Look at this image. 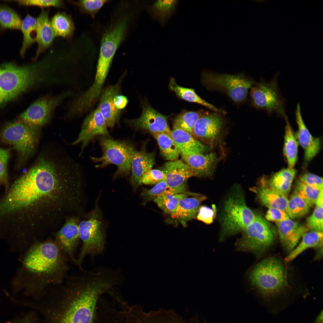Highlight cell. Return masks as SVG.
<instances>
[{"label": "cell", "instance_id": "cell-46", "mask_svg": "<svg viewBox=\"0 0 323 323\" xmlns=\"http://www.w3.org/2000/svg\"><path fill=\"white\" fill-rule=\"evenodd\" d=\"M165 175L162 170L151 169L144 173L141 178L142 184L152 185L165 179Z\"/></svg>", "mask_w": 323, "mask_h": 323}, {"label": "cell", "instance_id": "cell-14", "mask_svg": "<svg viewBox=\"0 0 323 323\" xmlns=\"http://www.w3.org/2000/svg\"><path fill=\"white\" fill-rule=\"evenodd\" d=\"M167 118L168 116L162 115L146 103L143 106L139 117L127 120L126 122L136 129L147 131L152 134L164 133L171 136V130L167 123Z\"/></svg>", "mask_w": 323, "mask_h": 323}, {"label": "cell", "instance_id": "cell-26", "mask_svg": "<svg viewBox=\"0 0 323 323\" xmlns=\"http://www.w3.org/2000/svg\"><path fill=\"white\" fill-rule=\"evenodd\" d=\"M48 10L42 9L39 15L36 18L37 25L36 42L38 48L35 57L36 61L42 53L52 44L56 36L49 18Z\"/></svg>", "mask_w": 323, "mask_h": 323}, {"label": "cell", "instance_id": "cell-12", "mask_svg": "<svg viewBox=\"0 0 323 323\" xmlns=\"http://www.w3.org/2000/svg\"><path fill=\"white\" fill-rule=\"evenodd\" d=\"M74 91L69 90L55 95H47L38 98L20 116L21 121L30 125L41 127L50 120L55 109L72 96Z\"/></svg>", "mask_w": 323, "mask_h": 323}, {"label": "cell", "instance_id": "cell-36", "mask_svg": "<svg viewBox=\"0 0 323 323\" xmlns=\"http://www.w3.org/2000/svg\"><path fill=\"white\" fill-rule=\"evenodd\" d=\"M37 21L35 18L29 14L22 20L21 29L23 35L22 47L20 55L24 57L27 49L36 42V38L33 34H36Z\"/></svg>", "mask_w": 323, "mask_h": 323}, {"label": "cell", "instance_id": "cell-41", "mask_svg": "<svg viewBox=\"0 0 323 323\" xmlns=\"http://www.w3.org/2000/svg\"><path fill=\"white\" fill-rule=\"evenodd\" d=\"M201 116L200 113L198 112H183L175 118L173 127L180 129L192 135L195 125Z\"/></svg>", "mask_w": 323, "mask_h": 323}, {"label": "cell", "instance_id": "cell-45", "mask_svg": "<svg viewBox=\"0 0 323 323\" xmlns=\"http://www.w3.org/2000/svg\"><path fill=\"white\" fill-rule=\"evenodd\" d=\"M10 154L9 150L0 148V185L6 188L8 185L7 166Z\"/></svg>", "mask_w": 323, "mask_h": 323}, {"label": "cell", "instance_id": "cell-21", "mask_svg": "<svg viewBox=\"0 0 323 323\" xmlns=\"http://www.w3.org/2000/svg\"><path fill=\"white\" fill-rule=\"evenodd\" d=\"M298 126L297 136L299 142L304 149V160L308 162L318 153L320 149V142L318 138L313 137L306 127L302 116L299 103L295 112Z\"/></svg>", "mask_w": 323, "mask_h": 323}, {"label": "cell", "instance_id": "cell-10", "mask_svg": "<svg viewBox=\"0 0 323 323\" xmlns=\"http://www.w3.org/2000/svg\"><path fill=\"white\" fill-rule=\"evenodd\" d=\"M40 127L22 121L6 125L0 132V138L13 146L22 160H26L33 153L38 143Z\"/></svg>", "mask_w": 323, "mask_h": 323}, {"label": "cell", "instance_id": "cell-9", "mask_svg": "<svg viewBox=\"0 0 323 323\" xmlns=\"http://www.w3.org/2000/svg\"><path fill=\"white\" fill-rule=\"evenodd\" d=\"M101 213L98 206L92 213L89 219L81 222L78 225L80 238L82 242L76 264L81 268L85 258H92L102 254L105 248L106 236Z\"/></svg>", "mask_w": 323, "mask_h": 323}, {"label": "cell", "instance_id": "cell-30", "mask_svg": "<svg viewBox=\"0 0 323 323\" xmlns=\"http://www.w3.org/2000/svg\"><path fill=\"white\" fill-rule=\"evenodd\" d=\"M296 173L294 168H284L273 174L267 180V182L272 188L287 197Z\"/></svg>", "mask_w": 323, "mask_h": 323}, {"label": "cell", "instance_id": "cell-53", "mask_svg": "<svg viewBox=\"0 0 323 323\" xmlns=\"http://www.w3.org/2000/svg\"><path fill=\"white\" fill-rule=\"evenodd\" d=\"M323 189L320 191L319 194L315 204L316 206L323 207Z\"/></svg>", "mask_w": 323, "mask_h": 323}, {"label": "cell", "instance_id": "cell-31", "mask_svg": "<svg viewBox=\"0 0 323 323\" xmlns=\"http://www.w3.org/2000/svg\"><path fill=\"white\" fill-rule=\"evenodd\" d=\"M178 3L176 0H158L149 9L151 16L162 25H164L174 12Z\"/></svg>", "mask_w": 323, "mask_h": 323}, {"label": "cell", "instance_id": "cell-52", "mask_svg": "<svg viewBox=\"0 0 323 323\" xmlns=\"http://www.w3.org/2000/svg\"><path fill=\"white\" fill-rule=\"evenodd\" d=\"M114 100L117 108L121 111L125 107L128 101L126 97L119 93L115 96Z\"/></svg>", "mask_w": 323, "mask_h": 323}, {"label": "cell", "instance_id": "cell-22", "mask_svg": "<svg viewBox=\"0 0 323 323\" xmlns=\"http://www.w3.org/2000/svg\"><path fill=\"white\" fill-rule=\"evenodd\" d=\"M80 237L78 226L74 220H69L58 232L55 242L71 260L76 264L75 254Z\"/></svg>", "mask_w": 323, "mask_h": 323}, {"label": "cell", "instance_id": "cell-39", "mask_svg": "<svg viewBox=\"0 0 323 323\" xmlns=\"http://www.w3.org/2000/svg\"><path fill=\"white\" fill-rule=\"evenodd\" d=\"M180 193L177 190L168 188L166 185L165 179L157 183L151 189L143 188L140 195L143 200L142 204L145 205L147 202L153 200L159 196Z\"/></svg>", "mask_w": 323, "mask_h": 323}, {"label": "cell", "instance_id": "cell-54", "mask_svg": "<svg viewBox=\"0 0 323 323\" xmlns=\"http://www.w3.org/2000/svg\"><path fill=\"white\" fill-rule=\"evenodd\" d=\"M323 310H322L312 323H323Z\"/></svg>", "mask_w": 323, "mask_h": 323}, {"label": "cell", "instance_id": "cell-28", "mask_svg": "<svg viewBox=\"0 0 323 323\" xmlns=\"http://www.w3.org/2000/svg\"><path fill=\"white\" fill-rule=\"evenodd\" d=\"M171 137L178 148L181 155L204 153L209 149L208 147L194 139L191 134L179 128L173 127Z\"/></svg>", "mask_w": 323, "mask_h": 323}, {"label": "cell", "instance_id": "cell-27", "mask_svg": "<svg viewBox=\"0 0 323 323\" xmlns=\"http://www.w3.org/2000/svg\"><path fill=\"white\" fill-rule=\"evenodd\" d=\"M206 198L205 196L199 194L182 199L170 214L171 218L185 227L187 222L196 218L202 202Z\"/></svg>", "mask_w": 323, "mask_h": 323}, {"label": "cell", "instance_id": "cell-8", "mask_svg": "<svg viewBox=\"0 0 323 323\" xmlns=\"http://www.w3.org/2000/svg\"><path fill=\"white\" fill-rule=\"evenodd\" d=\"M99 143L102 156L90 157L94 162L100 163L95 167L103 168L111 164L116 165L117 170L113 175L114 179L129 175L132 160L137 150L133 144L127 140H114L109 136L100 137Z\"/></svg>", "mask_w": 323, "mask_h": 323}, {"label": "cell", "instance_id": "cell-29", "mask_svg": "<svg viewBox=\"0 0 323 323\" xmlns=\"http://www.w3.org/2000/svg\"><path fill=\"white\" fill-rule=\"evenodd\" d=\"M323 248V232L310 231L305 232L301 241L284 259L285 262L290 263L301 253L308 249L315 250Z\"/></svg>", "mask_w": 323, "mask_h": 323}, {"label": "cell", "instance_id": "cell-49", "mask_svg": "<svg viewBox=\"0 0 323 323\" xmlns=\"http://www.w3.org/2000/svg\"><path fill=\"white\" fill-rule=\"evenodd\" d=\"M17 1L21 5L35 6L42 7L50 6L60 7L63 5V1L60 0H23Z\"/></svg>", "mask_w": 323, "mask_h": 323}, {"label": "cell", "instance_id": "cell-37", "mask_svg": "<svg viewBox=\"0 0 323 323\" xmlns=\"http://www.w3.org/2000/svg\"><path fill=\"white\" fill-rule=\"evenodd\" d=\"M199 194L187 192L175 194L164 195L157 197L153 201L164 213L170 215L181 199L188 197L190 195L196 196Z\"/></svg>", "mask_w": 323, "mask_h": 323}, {"label": "cell", "instance_id": "cell-33", "mask_svg": "<svg viewBox=\"0 0 323 323\" xmlns=\"http://www.w3.org/2000/svg\"><path fill=\"white\" fill-rule=\"evenodd\" d=\"M51 22L56 36L68 38L73 35L75 27L70 15L58 12L51 18Z\"/></svg>", "mask_w": 323, "mask_h": 323}, {"label": "cell", "instance_id": "cell-23", "mask_svg": "<svg viewBox=\"0 0 323 323\" xmlns=\"http://www.w3.org/2000/svg\"><path fill=\"white\" fill-rule=\"evenodd\" d=\"M223 125L222 118L216 113L201 116L196 122L192 134L213 143L219 137Z\"/></svg>", "mask_w": 323, "mask_h": 323}, {"label": "cell", "instance_id": "cell-1", "mask_svg": "<svg viewBox=\"0 0 323 323\" xmlns=\"http://www.w3.org/2000/svg\"><path fill=\"white\" fill-rule=\"evenodd\" d=\"M114 284L103 270H84L67 276L61 284L50 287L31 304L41 323H93L98 298Z\"/></svg>", "mask_w": 323, "mask_h": 323}, {"label": "cell", "instance_id": "cell-17", "mask_svg": "<svg viewBox=\"0 0 323 323\" xmlns=\"http://www.w3.org/2000/svg\"><path fill=\"white\" fill-rule=\"evenodd\" d=\"M276 224L281 245L287 255L298 244L308 229L304 225L290 218Z\"/></svg>", "mask_w": 323, "mask_h": 323}, {"label": "cell", "instance_id": "cell-51", "mask_svg": "<svg viewBox=\"0 0 323 323\" xmlns=\"http://www.w3.org/2000/svg\"><path fill=\"white\" fill-rule=\"evenodd\" d=\"M8 323H41L40 317L35 310L28 312L19 318Z\"/></svg>", "mask_w": 323, "mask_h": 323}, {"label": "cell", "instance_id": "cell-13", "mask_svg": "<svg viewBox=\"0 0 323 323\" xmlns=\"http://www.w3.org/2000/svg\"><path fill=\"white\" fill-rule=\"evenodd\" d=\"M204 81L210 88L224 92L234 101L239 102L246 97L254 82L243 74H204Z\"/></svg>", "mask_w": 323, "mask_h": 323}, {"label": "cell", "instance_id": "cell-40", "mask_svg": "<svg viewBox=\"0 0 323 323\" xmlns=\"http://www.w3.org/2000/svg\"><path fill=\"white\" fill-rule=\"evenodd\" d=\"M310 207L300 197L293 193L288 199L286 212L290 219L302 217L309 212Z\"/></svg>", "mask_w": 323, "mask_h": 323}, {"label": "cell", "instance_id": "cell-5", "mask_svg": "<svg viewBox=\"0 0 323 323\" xmlns=\"http://www.w3.org/2000/svg\"><path fill=\"white\" fill-rule=\"evenodd\" d=\"M50 79L49 71L39 61L22 66L0 65V107L28 89L46 86Z\"/></svg>", "mask_w": 323, "mask_h": 323}, {"label": "cell", "instance_id": "cell-44", "mask_svg": "<svg viewBox=\"0 0 323 323\" xmlns=\"http://www.w3.org/2000/svg\"><path fill=\"white\" fill-rule=\"evenodd\" d=\"M306 227L311 231L323 232V207L316 206L306 219Z\"/></svg>", "mask_w": 323, "mask_h": 323}, {"label": "cell", "instance_id": "cell-50", "mask_svg": "<svg viewBox=\"0 0 323 323\" xmlns=\"http://www.w3.org/2000/svg\"><path fill=\"white\" fill-rule=\"evenodd\" d=\"M265 219L267 221L280 222L290 218L287 212L275 208H269L267 211L265 216Z\"/></svg>", "mask_w": 323, "mask_h": 323}, {"label": "cell", "instance_id": "cell-18", "mask_svg": "<svg viewBox=\"0 0 323 323\" xmlns=\"http://www.w3.org/2000/svg\"><path fill=\"white\" fill-rule=\"evenodd\" d=\"M129 323H200L194 318H185L172 310L163 308L158 310L144 311L138 310Z\"/></svg>", "mask_w": 323, "mask_h": 323}, {"label": "cell", "instance_id": "cell-24", "mask_svg": "<svg viewBox=\"0 0 323 323\" xmlns=\"http://www.w3.org/2000/svg\"><path fill=\"white\" fill-rule=\"evenodd\" d=\"M181 156L191 169L194 176L207 177L213 174L217 160L215 153H196Z\"/></svg>", "mask_w": 323, "mask_h": 323}, {"label": "cell", "instance_id": "cell-11", "mask_svg": "<svg viewBox=\"0 0 323 323\" xmlns=\"http://www.w3.org/2000/svg\"><path fill=\"white\" fill-rule=\"evenodd\" d=\"M279 74L277 72L269 81L262 80L252 87L250 95L255 107L263 109L269 115L276 114L286 120V100L278 86Z\"/></svg>", "mask_w": 323, "mask_h": 323}, {"label": "cell", "instance_id": "cell-32", "mask_svg": "<svg viewBox=\"0 0 323 323\" xmlns=\"http://www.w3.org/2000/svg\"><path fill=\"white\" fill-rule=\"evenodd\" d=\"M286 120L283 151L287 160L288 168H294L297 160L298 142L288 118Z\"/></svg>", "mask_w": 323, "mask_h": 323}, {"label": "cell", "instance_id": "cell-48", "mask_svg": "<svg viewBox=\"0 0 323 323\" xmlns=\"http://www.w3.org/2000/svg\"><path fill=\"white\" fill-rule=\"evenodd\" d=\"M299 179L307 185L319 191L323 189V178L310 173L301 175Z\"/></svg>", "mask_w": 323, "mask_h": 323}, {"label": "cell", "instance_id": "cell-25", "mask_svg": "<svg viewBox=\"0 0 323 323\" xmlns=\"http://www.w3.org/2000/svg\"><path fill=\"white\" fill-rule=\"evenodd\" d=\"M144 146L140 150H136L131 163L130 181L134 191L142 185L141 178L143 174L152 169L155 163V153L147 152Z\"/></svg>", "mask_w": 323, "mask_h": 323}, {"label": "cell", "instance_id": "cell-2", "mask_svg": "<svg viewBox=\"0 0 323 323\" xmlns=\"http://www.w3.org/2000/svg\"><path fill=\"white\" fill-rule=\"evenodd\" d=\"M68 162L55 152L44 151L33 166L17 180L0 202V217L27 207L50 193L69 175Z\"/></svg>", "mask_w": 323, "mask_h": 323}, {"label": "cell", "instance_id": "cell-7", "mask_svg": "<svg viewBox=\"0 0 323 323\" xmlns=\"http://www.w3.org/2000/svg\"><path fill=\"white\" fill-rule=\"evenodd\" d=\"M241 232V237L235 244L238 250L250 252L259 258L274 247L277 236L275 229L261 215L256 214Z\"/></svg>", "mask_w": 323, "mask_h": 323}, {"label": "cell", "instance_id": "cell-43", "mask_svg": "<svg viewBox=\"0 0 323 323\" xmlns=\"http://www.w3.org/2000/svg\"><path fill=\"white\" fill-rule=\"evenodd\" d=\"M109 1L107 0H80L74 3L82 12L93 18L103 6Z\"/></svg>", "mask_w": 323, "mask_h": 323}, {"label": "cell", "instance_id": "cell-16", "mask_svg": "<svg viewBox=\"0 0 323 323\" xmlns=\"http://www.w3.org/2000/svg\"><path fill=\"white\" fill-rule=\"evenodd\" d=\"M162 169L168 188L177 190L181 193L188 192L187 181L194 175L186 163L180 160L169 161L163 165Z\"/></svg>", "mask_w": 323, "mask_h": 323}, {"label": "cell", "instance_id": "cell-6", "mask_svg": "<svg viewBox=\"0 0 323 323\" xmlns=\"http://www.w3.org/2000/svg\"><path fill=\"white\" fill-rule=\"evenodd\" d=\"M256 214L246 205L239 187L232 189L223 205L220 216V241L242 231L254 220Z\"/></svg>", "mask_w": 323, "mask_h": 323}, {"label": "cell", "instance_id": "cell-38", "mask_svg": "<svg viewBox=\"0 0 323 323\" xmlns=\"http://www.w3.org/2000/svg\"><path fill=\"white\" fill-rule=\"evenodd\" d=\"M22 20L17 13L5 6H0V27L2 29H21Z\"/></svg>", "mask_w": 323, "mask_h": 323}, {"label": "cell", "instance_id": "cell-4", "mask_svg": "<svg viewBox=\"0 0 323 323\" xmlns=\"http://www.w3.org/2000/svg\"><path fill=\"white\" fill-rule=\"evenodd\" d=\"M67 255L55 241L37 242L27 251L24 265L28 274V295L42 297L50 287L61 284L67 276Z\"/></svg>", "mask_w": 323, "mask_h": 323}, {"label": "cell", "instance_id": "cell-47", "mask_svg": "<svg viewBox=\"0 0 323 323\" xmlns=\"http://www.w3.org/2000/svg\"><path fill=\"white\" fill-rule=\"evenodd\" d=\"M216 209L215 205L211 208L205 206H201L199 207L196 218L206 224L212 223L215 217Z\"/></svg>", "mask_w": 323, "mask_h": 323}, {"label": "cell", "instance_id": "cell-20", "mask_svg": "<svg viewBox=\"0 0 323 323\" xmlns=\"http://www.w3.org/2000/svg\"><path fill=\"white\" fill-rule=\"evenodd\" d=\"M120 82L104 89L97 107L103 116L107 127L113 128L119 120L121 111L117 108L114 98L120 92Z\"/></svg>", "mask_w": 323, "mask_h": 323}, {"label": "cell", "instance_id": "cell-15", "mask_svg": "<svg viewBox=\"0 0 323 323\" xmlns=\"http://www.w3.org/2000/svg\"><path fill=\"white\" fill-rule=\"evenodd\" d=\"M102 115L97 108L85 118L77 138L72 144H81V153L89 143L97 136H109Z\"/></svg>", "mask_w": 323, "mask_h": 323}, {"label": "cell", "instance_id": "cell-34", "mask_svg": "<svg viewBox=\"0 0 323 323\" xmlns=\"http://www.w3.org/2000/svg\"><path fill=\"white\" fill-rule=\"evenodd\" d=\"M169 87L177 96L185 101L200 104L217 112L221 111L199 97L194 89L183 87L178 85L173 78L170 80Z\"/></svg>", "mask_w": 323, "mask_h": 323}, {"label": "cell", "instance_id": "cell-19", "mask_svg": "<svg viewBox=\"0 0 323 323\" xmlns=\"http://www.w3.org/2000/svg\"><path fill=\"white\" fill-rule=\"evenodd\" d=\"M249 190L256 194L261 204L268 208H277L286 212L288 202L287 197L271 187L265 177L261 178L257 185Z\"/></svg>", "mask_w": 323, "mask_h": 323}, {"label": "cell", "instance_id": "cell-3", "mask_svg": "<svg viewBox=\"0 0 323 323\" xmlns=\"http://www.w3.org/2000/svg\"><path fill=\"white\" fill-rule=\"evenodd\" d=\"M289 263L279 256L269 255L254 266L248 274L251 284L273 314L278 313L307 294L299 288Z\"/></svg>", "mask_w": 323, "mask_h": 323}, {"label": "cell", "instance_id": "cell-42", "mask_svg": "<svg viewBox=\"0 0 323 323\" xmlns=\"http://www.w3.org/2000/svg\"><path fill=\"white\" fill-rule=\"evenodd\" d=\"M320 191L298 179L293 193L300 197L310 208L315 204Z\"/></svg>", "mask_w": 323, "mask_h": 323}, {"label": "cell", "instance_id": "cell-35", "mask_svg": "<svg viewBox=\"0 0 323 323\" xmlns=\"http://www.w3.org/2000/svg\"><path fill=\"white\" fill-rule=\"evenodd\" d=\"M159 145L161 153L166 159L170 161L177 160L180 151L171 137L164 133L153 134Z\"/></svg>", "mask_w": 323, "mask_h": 323}]
</instances>
